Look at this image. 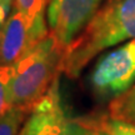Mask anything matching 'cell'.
Returning <instances> with one entry per match:
<instances>
[{
  "label": "cell",
  "mask_w": 135,
  "mask_h": 135,
  "mask_svg": "<svg viewBox=\"0 0 135 135\" xmlns=\"http://www.w3.org/2000/svg\"><path fill=\"white\" fill-rule=\"evenodd\" d=\"M135 39V0H104L83 31L65 48L60 73L76 78L103 50Z\"/></svg>",
  "instance_id": "6da1fadb"
},
{
  "label": "cell",
  "mask_w": 135,
  "mask_h": 135,
  "mask_svg": "<svg viewBox=\"0 0 135 135\" xmlns=\"http://www.w3.org/2000/svg\"><path fill=\"white\" fill-rule=\"evenodd\" d=\"M84 123V133L83 135H110L108 131L101 129L97 124L95 119L94 120H83Z\"/></svg>",
  "instance_id": "7c38bea8"
},
{
  "label": "cell",
  "mask_w": 135,
  "mask_h": 135,
  "mask_svg": "<svg viewBox=\"0 0 135 135\" xmlns=\"http://www.w3.org/2000/svg\"><path fill=\"white\" fill-rule=\"evenodd\" d=\"M14 9L24 15L36 41L43 40L50 31L45 21L48 0H14Z\"/></svg>",
  "instance_id": "52a82bcc"
},
{
  "label": "cell",
  "mask_w": 135,
  "mask_h": 135,
  "mask_svg": "<svg viewBox=\"0 0 135 135\" xmlns=\"http://www.w3.org/2000/svg\"><path fill=\"white\" fill-rule=\"evenodd\" d=\"M49 1H50V0H48V4H49Z\"/></svg>",
  "instance_id": "5bb4252c"
},
{
  "label": "cell",
  "mask_w": 135,
  "mask_h": 135,
  "mask_svg": "<svg viewBox=\"0 0 135 135\" xmlns=\"http://www.w3.org/2000/svg\"><path fill=\"white\" fill-rule=\"evenodd\" d=\"M14 75V64H0V116L11 108L10 83Z\"/></svg>",
  "instance_id": "30bf717a"
},
{
  "label": "cell",
  "mask_w": 135,
  "mask_h": 135,
  "mask_svg": "<svg viewBox=\"0 0 135 135\" xmlns=\"http://www.w3.org/2000/svg\"><path fill=\"white\" fill-rule=\"evenodd\" d=\"M109 111L113 118L135 124V84L121 97L111 100Z\"/></svg>",
  "instance_id": "9c48e42d"
},
{
  "label": "cell",
  "mask_w": 135,
  "mask_h": 135,
  "mask_svg": "<svg viewBox=\"0 0 135 135\" xmlns=\"http://www.w3.org/2000/svg\"><path fill=\"white\" fill-rule=\"evenodd\" d=\"M38 43L28 20L14 9L0 31V64H15Z\"/></svg>",
  "instance_id": "8992f818"
},
{
  "label": "cell",
  "mask_w": 135,
  "mask_h": 135,
  "mask_svg": "<svg viewBox=\"0 0 135 135\" xmlns=\"http://www.w3.org/2000/svg\"><path fill=\"white\" fill-rule=\"evenodd\" d=\"M104 0H50L48 26L64 49L86 26Z\"/></svg>",
  "instance_id": "5b68a950"
},
{
  "label": "cell",
  "mask_w": 135,
  "mask_h": 135,
  "mask_svg": "<svg viewBox=\"0 0 135 135\" xmlns=\"http://www.w3.org/2000/svg\"><path fill=\"white\" fill-rule=\"evenodd\" d=\"M89 83L103 99L121 97L135 84V39L104 54L94 65Z\"/></svg>",
  "instance_id": "3957f363"
},
{
  "label": "cell",
  "mask_w": 135,
  "mask_h": 135,
  "mask_svg": "<svg viewBox=\"0 0 135 135\" xmlns=\"http://www.w3.org/2000/svg\"><path fill=\"white\" fill-rule=\"evenodd\" d=\"M14 0H0V31L8 19V14Z\"/></svg>",
  "instance_id": "4fadbf2b"
},
{
  "label": "cell",
  "mask_w": 135,
  "mask_h": 135,
  "mask_svg": "<svg viewBox=\"0 0 135 135\" xmlns=\"http://www.w3.org/2000/svg\"><path fill=\"white\" fill-rule=\"evenodd\" d=\"M64 51L65 49L49 33L14 64L10 83L11 106L33 109L58 78Z\"/></svg>",
  "instance_id": "7a4b0ae2"
},
{
  "label": "cell",
  "mask_w": 135,
  "mask_h": 135,
  "mask_svg": "<svg viewBox=\"0 0 135 135\" xmlns=\"http://www.w3.org/2000/svg\"><path fill=\"white\" fill-rule=\"evenodd\" d=\"M84 123L71 119L64 109L59 79L33 106L20 135H83Z\"/></svg>",
  "instance_id": "277c9868"
},
{
  "label": "cell",
  "mask_w": 135,
  "mask_h": 135,
  "mask_svg": "<svg viewBox=\"0 0 135 135\" xmlns=\"http://www.w3.org/2000/svg\"><path fill=\"white\" fill-rule=\"evenodd\" d=\"M97 124L110 135H135V124L116 119L113 116H103L95 119Z\"/></svg>",
  "instance_id": "8fae6325"
},
{
  "label": "cell",
  "mask_w": 135,
  "mask_h": 135,
  "mask_svg": "<svg viewBox=\"0 0 135 135\" xmlns=\"http://www.w3.org/2000/svg\"><path fill=\"white\" fill-rule=\"evenodd\" d=\"M30 111L26 108L11 106L0 116V135H20Z\"/></svg>",
  "instance_id": "ba28073f"
}]
</instances>
